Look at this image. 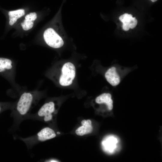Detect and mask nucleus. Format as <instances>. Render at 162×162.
<instances>
[{"label": "nucleus", "instance_id": "obj_4", "mask_svg": "<svg viewBox=\"0 0 162 162\" xmlns=\"http://www.w3.org/2000/svg\"><path fill=\"white\" fill-rule=\"evenodd\" d=\"M62 74L59 78V83L62 86L71 85L76 75V68L74 65L70 62L65 63L62 69Z\"/></svg>", "mask_w": 162, "mask_h": 162}, {"label": "nucleus", "instance_id": "obj_13", "mask_svg": "<svg viewBox=\"0 0 162 162\" xmlns=\"http://www.w3.org/2000/svg\"><path fill=\"white\" fill-rule=\"evenodd\" d=\"M135 17H133L131 14L125 13L121 15L119 17V20L122 23V28L125 31H128L130 29L129 24Z\"/></svg>", "mask_w": 162, "mask_h": 162}, {"label": "nucleus", "instance_id": "obj_11", "mask_svg": "<svg viewBox=\"0 0 162 162\" xmlns=\"http://www.w3.org/2000/svg\"><path fill=\"white\" fill-rule=\"evenodd\" d=\"M111 94L109 93H104L97 97L95 99L96 102L98 104L105 103L109 110H112L113 107V100Z\"/></svg>", "mask_w": 162, "mask_h": 162}, {"label": "nucleus", "instance_id": "obj_16", "mask_svg": "<svg viewBox=\"0 0 162 162\" xmlns=\"http://www.w3.org/2000/svg\"><path fill=\"white\" fill-rule=\"evenodd\" d=\"M150 0L152 2H154L157 1L158 0Z\"/></svg>", "mask_w": 162, "mask_h": 162}, {"label": "nucleus", "instance_id": "obj_12", "mask_svg": "<svg viewBox=\"0 0 162 162\" xmlns=\"http://www.w3.org/2000/svg\"><path fill=\"white\" fill-rule=\"evenodd\" d=\"M8 14L9 19V24L10 26H12L16 22L18 19L25 15V11L23 9H20L9 11Z\"/></svg>", "mask_w": 162, "mask_h": 162}, {"label": "nucleus", "instance_id": "obj_3", "mask_svg": "<svg viewBox=\"0 0 162 162\" xmlns=\"http://www.w3.org/2000/svg\"><path fill=\"white\" fill-rule=\"evenodd\" d=\"M56 111L55 103L50 101L45 103L36 114L28 118L37 120L42 118L44 122H48L52 120Z\"/></svg>", "mask_w": 162, "mask_h": 162}, {"label": "nucleus", "instance_id": "obj_5", "mask_svg": "<svg viewBox=\"0 0 162 162\" xmlns=\"http://www.w3.org/2000/svg\"><path fill=\"white\" fill-rule=\"evenodd\" d=\"M43 37L46 43L53 48H60L64 45L62 38L52 28H48L44 31Z\"/></svg>", "mask_w": 162, "mask_h": 162}, {"label": "nucleus", "instance_id": "obj_14", "mask_svg": "<svg viewBox=\"0 0 162 162\" xmlns=\"http://www.w3.org/2000/svg\"><path fill=\"white\" fill-rule=\"evenodd\" d=\"M15 103H0V113L7 109H11Z\"/></svg>", "mask_w": 162, "mask_h": 162}, {"label": "nucleus", "instance_id": "obj_9", "mask_svg": "<svg viewBox=\"0 0 162 162\" xmlns=\"http://www.w3.org/2000/svg\"><path fill=\"white\" fill-rule=\"evenodd\" d=\"M105 139L103 143L105 149L109 152L113 153L117 147L118 139L115 136H110Z\"/></svg>", "mask_w": 162, "mask_h": 162}, {"label": "nucleus", "instance_id": "obj_15", "mask_svg": "<svg viewBox=\"0 0 162 162\" xmlns=\"http://www.w3.org/2000/svg\"><path fill=\"white\" fill-rule=\"evenodd\" d=\"M137 24V20L135 18L129 24L130 28L131 29L134 28L136 26Z\"/></svg>", "mask_w": 162, "mask_h": 162}, {"label": "nucleus", "instance_id": "obj_6", "mask_svg": "<svg viewBox=\"0 0 162 162\" xmlns=\"http://www.w3.org/2000/svg\"><path fill=\"white\" fill-rule=\"evenodd\" d=\"M0 73H7L9 80L15 85L16 64L11 60L0 57Z\"/></svg>", "mask_w": 162, "mask_h": 162}, {"label": "nucleus", "instance_id": "obj_7", "mask_svg": "<svg viewBox=\"0 0 162 162\" xmlns=\"http://www.w3.org/2000/svg\"><path fill=\"white\" fill-rule=\"evenodd\" d=\"M105 77L107 81L112 86H116L120 82V77L114 67H112L107 70L105 74Z\"/></svg>", "mask_w": 162, "mask_h": 162}, {"label": "nucleus", "instance_id": "obj_10", "mask_svg": "<svg viewBox=\"0 0 162 162\" xmlns=\"http://www.w3.org/2000/svg\"><path fill=\"white\" fill-rule=\"evenodd\" d=\"M37 18V14L35 12H31L27 14L23 22L21 24L22 29L24 31H28L32 28L34 21Z\"/></svg>", "mask_w": 162, "mask_h": 162}, {"label": "nucleus", "instance_id": "obj_1", "mask_svg": "<svg viewBox=\"0 0 162 162\" xmlns=\"http://www.w3.org/2000/svg\"><path fill=\"white\" fill-rule=\"evenodd\" d=\"M40 92L38 90L22 93L11 109L15 123L18 124L27 118L31 109L40 98Z\"/></svg>", "mask_w": 162, "mask_h": 162}, {"label": "nucleus", "instance_id": "obj_8", "mask_svg": "<svg viewBox=\"0 0 162 162\" xmlns=\"http://www.w3.org/2000/svg\"><path fill=\"white\" fill-rule=\"evenodd\" d=\"M81 124L82 126L79 127L75 131L77 135L82 136L92 132L93 128L91 120H83L81 121Z\"/></svg>", "mask_w": 162, "mask_h": 162}, {"label": "nucleus", "instance_id": "obj_17", "mask_svg": "<svg viewBox=\"0 0 162 162\" xmlns=\"http://www.w3.org/2000/svg\"><path fill=\"white\" fill-rule=\"evenodd\" d=\"M57 134H60V133L59 132H57Z\"/></svg>", "mask_w": 162, "mask_h": 162}, {"label": "nucleus", "instance_id": "obj_2", "mask_svg": "<svg viewBox=\"0 0 162 162\" xmlns=\"http://www.w3.org/2000/svg\"><path fill=\"white\" fill-rule=\"evenodd\" d=\"M56 136L54 130L48 127L42 129L35 135L26 138H21L28 147H31L39 142H44L52 139Z\"/></svg>", "mask_w": 162, "mask_h": 162}]
</instances>
